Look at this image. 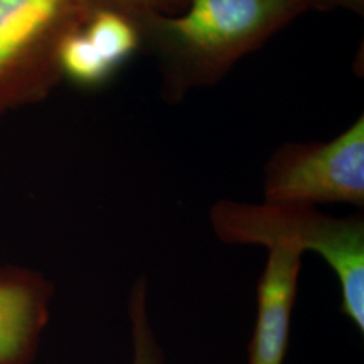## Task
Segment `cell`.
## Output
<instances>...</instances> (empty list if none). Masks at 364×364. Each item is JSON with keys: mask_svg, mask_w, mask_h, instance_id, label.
I'll return each instance as SVG.
<instances>
[{"mask_svg": "<svg viewBox=\"0 0 364 364\" xmlns=\"http://www.w3.org/2000/svg\"><path fill=\"white\" fill-rule=\"evenodd\" d=\"M311 10L332 11L344 10L356 15H363L364 0H305Z\"/></svg>", "mask_w": 364, "mask_h": 364, "instance_id": "30bf717a", "label": "cell"}, {"mask_svg": "<svg viewBox=\"0 0 364 364\" xmlns=\"http://www.w3.org/2000/svg\"><path fill=\"white\" fill-rule=\"evenodd\" d=\"M210 223L228 245L287 246L320 254L335 272L341 305L355 326L364 331V219L362 215L333 218L312 205H263L219 201Z\"/></svg>", "mask_w": 364, "mask_h": 364, "instance_id": "7a4b0ae2", "label": "cell"}, {"mask_svg": "<svg viewBox=\"0 0 364 364\" xmlns=\"http://www.w3.org/2000/svg\"><path fill=\"white\" fill-rule=\"evenodd\" d=\"M297 248L274 246L258 284V316L248 347V364H282L299 287Z\"/></svg>", "mask_w": 364, "mask_h": 364, "instance_id": "5b68a950", "label": "cell"}, {"mask_svg": "<svg viewBox=\"0 0 364 364\" xmlns=\"http://www.w3.org/2000/svg\"><path fill=\"white\" fill-rule=\"evenodd\" d=\"M147 282L139 278L131 290L130 318L134 360L132 364H162L164 353L156 343V336L149 324L147 317Z\"/></svg>", "mask_w": 364, "mask_h": 364, "instance_id": "ba28073f", "label": "cell"}, {"mask_svg": "<svg viewBox=\"0 0 364 364\" xmlns=\"http://www.w3.org/2000/svg\"><path fill=\"white\" fill-rule=\"evenodd\" d=\"M266 203L364 205V117L328 142L285 144L264 166Z\"/></svg>", "mask_w": 364, "mask_h": 364, "instance_id": "277c9868", "label": "cell"}, {"mask_svg": "<svg viewBox=\"0 0 364 364\" xmlns=\"http://www.w3.org/2000/svg\"><path fill=\"white\" fill-rule=\"evenodd\" d=\"M81 31L92 52L115 75L142 48L136 25L124 14L111 9H93Z\"/></svg>", "mask_w": 364, "mask_h": 364, "instance_id": "52a82bcc", "label": "cell"}, {"mask_svg": "<svg viewBox=\"0 0 364 364\" xmlns=\"http://www.w3.org/2000/svg\"><path fill=\"white\" fill-rule=\"evenodd\" d=\"M53 287L38 273L0 270V364H28L49 318Z\"/></svg>", "mask_w": 364, "mask_h": 364, "instance_id": "8992f818", "label": "cell"}, {"mask_svg": "<svg viewBox=\"0 0 364 364\" xmlns=\"http://www.w3.org/2000/svg\"><path fill=\"white\" fill-rule=\"evenodd\" d=\"M305 0H188L176 14H138L142 46L156 58L161 91L180 103L215 85L243 57L309 11Z\"/></svg>", "mask_w": 364, "mask_h": 364, "instance_id": "6da1fadb", "label": "cell"}, {"mask_svg": "<svg viewBox=\"0 0 364 364\" xmlns=\"http://www.w3.org/2000/svg\"><path fill=\"white\" fill-rule=\"evenodd\" d=\"M92 10L88 0H0V117L54 90L60 45Z\"/></svg>", "mask_w": 364, "mask_h": 364, "instance_id": "3957f363", "label": "cell"}, {"mask_svg": "<svg viewBox=\"0 0 364 364\" xmlns=\"http://www.w3.org/2000/svg\"><path fill=\"white\" fill-rule=\"evenodd\" d=\"M93 9H111L127 15L138 14H176L186 6L188 0H88Z\"/></svg>", "mask_w": 364, "mask_h": 364, "instance_id": "9c48e42d", "label": "cell"}]
</instances>
